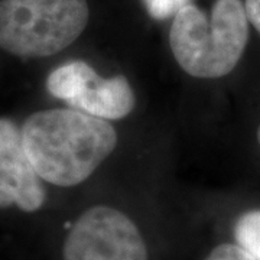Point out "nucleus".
Returning a JSON list of instances; mask_svg holds the SVG:
<instances>
[{
  "label": "nucleus",
  "instance_id": "nucleus-1",
  "mask_svg": "<svg viewBox=\"0 0 260 260\" xmlns=\"http://www.w3.org/2000/svg\"><path fill=\"white\" fill-rule=\"evenodd\" d=\"M22 138L39 178L56 186L84 182L117 146L109 121L73 107L30 114Z\"/></svg>",
  "mask_w": 260,
  "mask_h": 260
},
{
  "label": "nucleus",
  "instance_id": "nucleus-2",
  "mask_svg": "<svg viewBox=\"0 0 260 260\" xmlns=\"http://www.w3.org/2000/svg\"><path fill=\"white\" fill-rule=\"evenodd\" d=\"M249 39L242 0H217L211 18L188 3L174 16L169 44L179 67L195 78H220L236 68Z\"/></svg>",
  "mask_w": 260,
  "mask_h": 260
},
{
  "label": "nucleus",
  "instance_id": "nucleus-3",
  "mask_svg": "<svg viewBox=\"0 0 260 260\" xmlns=\"http://www.w3.org/2000/svg\"><path fill=\"white\" fill-rule=\"evenodd\" d=\"M90 19L87 0H0V48L20 58L70 47Z\"/></svg>",
  "mask_w": 260,
  "mask_h": 260
},
{
  "label": "nucleus",
  "instance_id": "nucleus-4",
  "mask_svg": "<svg viewBox=\"0 0 260 260\" xmlns=\"http://www.w3.org/2000/svg\"><path fill=\"white\" fill-rule=\"evenodd\" d=\"M64 260H149L138 225L107 205L84 211L64 243Z\"/></svg>",
  "mask_w": 260,
  "mask_h": 260
},
{
  "label": "nucleus",
  "instance_id": "nucleus-5",
  "mask_svg": "<svg viewBox=\"0 0 260 260\" xmlns=\"http://www.w3.org/2000/svg\"><path fill=\"white\" fill-rule=\"evenodd\" d=\"M51 95L73 109L100 117L119 120L132 113L136 97L123 75L103 78L84 61H71L54 70L47 80Z\"/></svg>",
  "mask_w": 260,
  "mask_h": 260
},
{
  "label": "nucleus",
  "instance_id": "nucleus-6",
  "mask_svg": "<svg viewBox=\"0 0 260 260\" xmlns=\"http://www.w3.org/2000/svg\"><path fill=\"white\" fill-rule=\"evenodd\" d=\"M45 189L23 146L22 130L0 117V208L16 205L25 213L45 203Z\"/></svg>",
  "mask_w": 260,
  "mask_h": 260
},
{
  "label": "nucleus",
  "instance_id": "nucleus-7",
  "mask_svg": "<svg viewBox=\"0 0 260 260\" xmlns=\"http://www.w3.org/2000/svg\"><path fill=\"white\" fill-rule=\"evenodd\" d=\"M236 244L260 260V210L247 211L239 217L234 225Z\"/></svg>",
  "mask_w": 260,
  "mask_h": 260
},
{
  "label": "nucleus",
  "instance_id": "nucleus-8",
  "mask_svg": "<svg viewBox=\"0 0 260 260\" xmlns=\"http://www.w3.org/2000/svg\"><path fill=\"white\" fill-rule=\"evenodd\" d=\"M146 9L155 19H167L175 16L181 8L189 3V0H143Z\"/></svg>",
  "mask_w": 260,
  "mask_h": 260
},
{
  "label": "nucleus",
  "instance_id": "nucleus-9",
  "mask_svg": "<svg viewBox=\"0 0 260 260\" xmlns=\"http://www.w3.org/2000/svg\"><path fill=\"white\" fill-rule=\"evenodd\" d=\"M205 260H256L239 244L223 243L210 251Z\"/></svg>",
  "mask_w": 260,
  "mask_h": 260
},
{
  "label": "nucleus",
  "instance_id": "nucleus-10",
  "mask_svg": "<svg viewBox=\"0 0 260 260\" xmlns=\"http://www.w3.org/2000/svg\"><path fill=\"white\" fill-rule=\"evenodd\" d=\"M244 8L249 22L260 32V0H246Z\"/></svg>",
  "mask_w": 260,
  "mask_h": 260
},
{
  "label": "nucleus",
  "instance_id": "nucleus-11",
  "mask_svg": "<svg viewBox=\"0 0 260 260\" xmlns=\"http://www.w3.org/2000/svg\"><path fill=\"white\" fill-rule=\"evenodd\" d=\"M257 140H259V145H260V126H259V129H257Z\"/></svg>",
  "mask_w": 260,
  "mask_h": 260
}]
</instances>
